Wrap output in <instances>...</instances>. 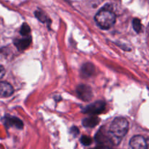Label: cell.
<instances>
[{
  "label": "cell",
  "instance_id": "9",
  "mask_svg": "<svg viewBox=\"0 0 149 149\" xmlns=\"http://www.w3.org/2000/svg\"><path fill=\"white\" fill-rule=\"evenodd\" d=\"M31 42V37H25L22 39H15L14 40V44L16 48L19 51H24L28 48Z\"/></svg>",
  "mask_w": 149,
  "mask_h": 149
},
{
  "label": "cell",
  "instance_id": "15",
  "mask_svg": "<svg viewBox=\"0 0 149 149\" xmlns=\"http://www.w3.org/2000/svg\"><path fill=\"white\" fill-rule=\"evenodd\" d=\"M80 142L82 145L86 146H88L90 145H91V143H93V140H92L91 137H88L87 135H83L81 136V137L80 138Z\"/></svg>",
  "mask_w": 149,
  "mask_h": 149
},
{
  "label": "cell",
  "instance_id": "17",
  "mask_svg": "<svg viewBox=\"0 0 149 149\" xmlns=\"http://www.w3.org/2000/svg\"><path fill=\"white\" fill-rule=\"evenodd\" d=\"M4 74H5V69H4L3 66L0 65V79H1L4 77Z\"/></svg>",
  "mask_w": 149,
  "mask_h": 149
},
{
  "label": "cell",
  "instance_id": "11",
  "mask_svg": "<svg viewBox=\"0 0 149 149\" xmlns=\"http://www.w3.org/2000/svg\"><path fill=\"white\" fill-rule=\"evenodd\" d=\"M100 122V119L97 118L95 115H93V116H90L88 118H86L83 120L82 124L84 127H88V128H93Z\"/></svg>",
  "mask_w": 149,
  "mask_h": 149
},
{
  "label": "cell",
  "instance_id": "14",
  "mask_svg": "<svg viewBox=\"0 0 149 149\" xmlns=\"http://www.w3.org/2000/svg\"><path fill=\"white\" fill-rule=\"evenodd\" d=\"M30 32H31V29L30 27H29V25L26 23H23V25L21 26V28H20V34L23 35V36L27 37L28 35L30 34Z\"/></svg>",
  "mask_w": 149,
  "mask_h": 149
},
{
  "label": "cell",
  "instance_id": "8",
  "mask_svg": "<svg viewBox=\"0 0 149 149\" xmlns=\"http://www.w3.org/2000/svg\"><path fill=\"white\" fill-rule=\"evenodd\" d=\"M14 92V89L7 82L0 81V97H9Z\"/></svg>",
  "mask_w": 149,
  "mask_h": 149
},
{
  "label": "cell",
  "instance_id": "6",
  "mask_svg": "<svg viewBox=\"0 0 149 149\" xmlns=\"http://www.w3.org/2000/svg\"><path fill=\"white\" fill-rule=\"evenodd\" d=\"M130 146L132 149H148L146 140L141 135H135L131 138Z\"/></svg>",
  "mask_w": 149,
  "mask_h": 149
},
{
  "label": "cell",
  "instance_id": "3",
  "mask_svg": "<svg viewBox=\"0 0 149 149\" xmlns=\"http://www.w3.org/2000/svg\"><path fill=\"white\" fill-rule=\"evenodd\" d=\"M95 140L99 146L107 149H113L115 147L109 131H106L105 127H102L95 136Z\"/></svg>",
  "mask_w": 149,
  "mask_h": 149
},
{
  "label": "cell",
  "instance_id": "4",
  "mask_svg": "<svg viewBox=\"0 0 149 149\" xmlns=\"http://www.w3.org/2000/svg\"><path fill=\"white\" fill-rule=\"evenodd\" d=\"M106 109V103L102 100L96 101L90 105H87L83 110V112L88 115H95L101 113Z\"/></svg>",
  "mask_w": 149,
  "mask_h": 149
},
{
  "label": "cell",
  "instance_id": "10",
  "mask_svg": "<svg viewBox=\"0 0 149 149\" xmlns=\"http://www.w3.org/2000/svg\"><path fill=\"white\" fill-rule=\"evenodd\" d=\"M95 72V67L91 63H85L81 68V75L84 77H91Z\"/></svg>",
  "mask_w": 149,
  "mask_h": 149
},
{
  "label": "cell",
  "instance_id": "1",
  "mask_svg": "<svg viewBox=\"0 0 149 149\" xmlns=\"http://www.w3.org/2000/svg\"><path fill=\"white\" fill-rule=\"evenodd\" d=\"M129 129V123L123 117H117L111 124L109 133L115 146H117L126 135Z\"/></svg>",
  "mask_w": 149,
  "mask_h": 149
},
{
  "label": "cell",
  "instance_id": "16",
  "mask_svg": "<svg viewBox=\"0 0 149 149\" xmlns=\"http://www.w3.org/2000/svg\"><path fill=\"white\" fill-rule=\"evenodd\" d=\"M79 129L76 127H73L72 128H71V134H74V135L75 136V137L77 135V134H79Z\"/></svg>",
  "mask_w": 149,
  "mask_h": 149
},
{
  "label": "cell",
  "instance_id": "7",
  "mask_svg": "<svg viewBox=\"0 0 149 149\" xmlns=\"http://www.w3.org/2000/svg\"><path fill=\"white\" fill-rule=\"evenodd\" d=\"M4 124L7 127H14L17 129H23V121L18 118L12 115H5L4 118Z\"/></svg>",
  "mask_w": 149,
  "mask_h": 149
},
{
  "label": "cell",
  "instance_id": "12",
  "mask_svg": "<svg viewBox=\"0 0 149 149\" xmlns=\"http://www.w3.org/2000/svg\"><path fill=\"white\" fill-rule=\"evenodd\" d=\"M35 15L37 18L39 20H40L42 23H47L48 20L47 16L45 14V12L42 11V10H38L35 12Z\"/></svg>",
  "mask_w": 149,
  "mask_h": 149
},
{
  "label": "cell",
  "instance_id": "5",
  "mask_svg": "<svg viewBox=\"0 0 149 149\" xmlns=\"http://www.w3.org/2000/svg\"><path fill=\"white\" fill-rule=\"evenodd\" d=\"M77 93L80 99L85 102L90 101L93 96L92 89L90 86L85 84L79 85L77 88Z\"/></svg>",
  "mask_w": 149,
  "mask_h": 149
},
{
  "label": "cell",
  "instance_id": "2",
  "mask_svg": "<svg viewBox=\"0 0 149 149\" xmlns=\"http://www.w3.org/2000/svg\"><path fill=\"white\" fill-rule=\"evenodd\" d=\"M95 20L101 29H109L114 25L116 15L112 11L111 8L107 5L99 10L95 16Z\"/></svg>",
  "mask_w": 149,
  "mask_h": 149
},
{
  "label": "cell",
  "instance_id": "13",
  "mask_svg": "<svg viewBox=\"0 0 149 149\" xmlns=\"http://www.w3.org/2000/svg\"><path fill=\"white\" fill-rule=\"evenodd\" d=\"M132 26L133 29L137 33H140L142 30V24H141V20L138 18H134L132 20Z\"/></svg>",
  "mask_w": 149,
  "mask_h": 149
},
{
  "label": "cell",
  "instance_id": "18",
  "mask_svg": "<svg viewBox=\"0 0 149 149\" xmlns=\"http://www.w3.org/2000/svg\"><path fill=\"white\" fill-rule=\"evenodd\" d=\"M91 149H99V148H91Z\"/></svg>",
  "mask_w": 149,
  "mask_h": 149
}]
</instances>
